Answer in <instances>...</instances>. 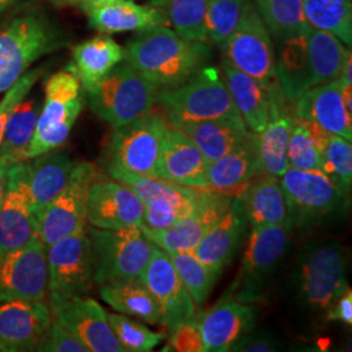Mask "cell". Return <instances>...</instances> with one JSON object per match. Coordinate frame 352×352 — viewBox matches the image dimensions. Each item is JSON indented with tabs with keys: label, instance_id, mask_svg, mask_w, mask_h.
<instances>
[{
	"label": "cell",
	"instance_id": "obj_1",
	"mask_svg": "<svg viewBox=\"0 0 352 352\" xmlns=\"http://www.w3.org/2000/svg\"><path fill=\"white\" fill-rule=\"evenodd\" d=\"M349 287L344 247L337 240H314L298 253L285 295L292 315L318 325L327 324L329 309Z\"/></svg>",
	"mask_w": 352,
	"mask_h": 352
},
{
	"label": "cell",
	"instance_id": "obj_2",
	"mask_svg": "<svg viewBox=\"0 0 352 352\" xmlns=\"http://www.w3.org/2000/svg\"><path fill=\"white\" fill-rule=\"evenodd\" d=\"M213 56L208 42L182 37L168 26H153L132 38L126 47V62L161 90L187 82Z\"/></svg>",
	"mask_w": 352,
	"mask_h": 352
},
{
	"label": "cell",
	"instance_id": "obj_3",
	"mask_svg": "<svg viewBox=\"0 0 352 352\" xmlns=\"http://www.w3.org/2000/svg\"><path fill=\"white\" fill-rule=\"evenodd\" d=\"M68 43L63 29L39 8L14 17L0 30V94L45 55Z\"/></svg>",
	"mask_w": 352,
	"mask_h": 352
},
{
	"label": "cell",
	"instance_id": "obj_4",
	"mask_svg": "<svg viewBox=\"0 0 352 352\" xmlns=\"http://www.w3.org/2000/svg\"><path fill=\"white\" fill-rule=\"evenodd\" d=\"M289 235L286 225L251 228L239 273L225 296L252 305L263 302L283 267Z\"/></svg>",
	"mask_w": 352,
	"mask_h": 352
},
{
	"label": "cell",
	"instance_id": "obj_5",
	"mask_svg": "<svg viewBox=\"0 0 352 352\" xmlns=\"http://www.w3.org/2000/svg\"><path fill=\"white\" fill-rule=\"evenodd\" d=\"M287 205L285 225L294 230H312L338 221L347 212V195L322 171L289 167L279 177Z\"/></svg>",
	"mask_w": 352,
	"mask_h": 352
},
{
	"label": "cell",
	"instance_id": "obj_6",
	"mask_svg": "<svg viewBox=\"0 0 352 352\" xmlns=\"http://www.w3.org/2000/svg\"><path fill=\"white\" fill-rule=\"evenodd\" d=\"M168 128L167 118L153 110L124 126L113 128L100 158L102 168L106 173L119 170L155 177L162 142Z\"/></svg>",
	"mask_w": 352,
	"mask_h": 352
},
{
	"label": "cell",
	"instance_id": "obj_7",
	"mask_svg": "<svg viewBox=\"0 0 352 352\" xmlns=\"http://www.w3.org/2000/svg\"><path fill=\"white\" fill-rule=\"evenodd\" d=\"M87 234L96 285L113 286L140 279L154 247L141 227L102 230L90 226L87 227Z\"/></svg>",
	"mask_w": 352,
	"mask_h": 352
},
{
	"label": "cell",
	"instance_id": "obj_8",
	"mask_svg": "<svg viewBox=\"0 0 352 352\" xmlns=\"http://www.w3.org/2000/svg\"><path fill=\"white\" fill-rule=\"evenodd\" d=\"M157 102L170 126L213 119H241L219 69L205 65L187 82L161 90Z\"/></svg>",
	"mask_w": 352,
	"mask_h": 352
},
{
	"label": "cell",
	"instance_id": "obj_9",
	"mask_svg": "<svg viewBox=\"0 0 352 352\" xmlns=\"http://www.w3.org/2000/svg\"><path fill=\"white\" fill-rule=\"evenodd\" d=\"M158 93L160 90L126 60L87 90L91 111L111 128L151 113Z\"/></svg>",
	"mask_w": 352,
	"mask_h": 352
},
{
	"label": "cell",
	"instance_id": "obj_10",
	"mask_svg": "<svg viewBox=\"0 0 352 352\" xmlns=\"http://www.w3.org/2000/svg\"><path fill=\"white\" fill-rule=\"evenodd\" d=\"M81 90V82L71 64L49 77L36 132L26 151V161L60 148L68 140L82 110Z\"/></svg>",
	"mask_w": 352,
	"mask_h": 352
},
{
	"label": "cell",
	"instance_id": "obj_11",
	"mask_svg": "<svg viewBox=\"0 0 352 352\" xmlns=\"http://www.w3.org/2000/svg\"><path fill=\"white\" fill-rule=\"evenodd\" d=\"M101 175L100 168L90 162L76 164L65 187L33 214L34 232L46 248L87 228L89 189Z\"/></svg>",
	"mask_w": 352,
	"mask_h": 352
},
{
	"label": "cell",
	"instance_id": "obj_12",
	"mask_svg": "<svg viewBox=\"0 0 352 352\" xmlns=\"http://www.w3.org/2000/svg\"><path fill=\"white\" fill-rule=\"evenodd\" d=\"M221 49L225 54V60L264 88L272 90L279 85L272 36L253 3Z\"/></svg>",
	"mask_w": 352,
	"mask_h": 352
},
{
	"label": "cell",
	"instance_id": "obj_13",
	"mask_svg": "<svg viewBox=\"0 0 352 352\" xmlns=\"http://www.w3.org/2000/svg\"><path fill=\"white\" fill-rule=\"evenodd\" d=\"M46 260L47 295L88 296L96 283L87 228L54 243L47 248Z\"/></svg>",
	"mask_w": 352,
	"mask_h": 352
},
{
	"label": "cell",
	"instance_id": "obj_14",
	"mask_svg": "<svg viewBox=\"0 0 352 352\" xmlns=\"http://www.w3.org/2000/svg\"><path fill=\"white\" fill-rule=\"evenodd\" d=\"M46 245L34 234L25 245L0 257V304L46 299Z\"/></svg>",
	"mask_w": 352,
	"mask_h": 352
},
{
	"label": "cell",
	"instance_id": "obj_15",
	"mask_svg": "<svg viewBox=\"0 0 352 352\" xmlns=\"http://www.w3.org/2000/svg\"><path fill=\"white\" fill-rule=\"evenodd\" d=\"M51 315L67 327L88 352H124L100 302L89 296L49 295Z\"/></svg>",
	"mask_w": 352,
	"mask_h": 352
},
{
	"label": "cell",
	"instance_id": "obj_16",
	"mask_svg": "<svg viewBox=\"0 0 352 352\" xmlns=\"http://www.w3.org/2000/svg\"><path fill=\"white\" fill-rule=\"evenodd\" d=\"M141 282L151 291V296L162 314V325L170 330L187 322L196 316V304L182 283L168 254L153 247L151 260L141 274Z\"/></svg>",
	"mask_w": 352,
	"mask_h": 352
},
{
	"label": "cell",
	"instance_id": "obj_17",
	"mask_svg": "<svg viewBox=\"0 0 352 352\" xmlns=\"http://www.w3.org/2000/svg\"><path fill=\"white\" fill-rule=\"evenodd\" d=\"M234 199L231 193L208 189L192 213L164 230H141L154 245L164 252H193L206 232L226 213Z\"/></svg>",
	"mask_w": 352,
	"mask_h": 352
},
{
	"label": "cell",
	"instance_id": "obj_18",
	"mask_svg": "<svg viewBox=\"0 0 352 352\" xmlns=\"http://www.w3.org/2000/svg\"><path fill=\"white\" fill-rule=\"evenodd\" d=\"M144 204L122 183L102 174L90 186L87 222L102 230H122L141 226Z\"/></svg>",
	"mask_w": 352,
	"mask_h": 352
},
{
	"label": "cell",
	"instance_id": "obj_19",
	"mask_svg": "<svg viewBox=\"0 0 352 352\" xmlns=\"http://www.w3.org/2000/svg\"><path fill=\"white\" fill-rule=\"evenodd\" d=\"M33 210L26 187V161L13 164L7 174L0 205V257L25 245L34 235Z\"/></svg>",
	"mask_w": 352,
	"mask_h": 352
},
{
	"label": "cell",
	"instance_id": "obj_20",
	"mask_svg": "<svg viewBox=\"0 0 352 352\" xmlns=\"http://www.w3.org/2000/svg\"><path fill=\"white\" fill-rule=\"evenodd\" d=\"M256 322L257 312L252 304L223 296L212 309L197 317L204 351H231L240 338L254 330Z\"/></svg>",
	"mask_w": 352,
	"mask_h": 352
},
{
	"label": "cell",
	"instance_id": "obj_21",
	"mask_svg": "<svg viewBox=\"0 0 352 352\" xmlns=\"http://www.w3.org/2000/svg\"><path fill=\"white\" fill-rule=\"evenodd\" d=\"M51 321L50 307L45 299L0 304V352L34 351Z\"/></svg>",
	"mask_w": 352,
	"mask_h": 352
},
{
	"label": "cell",
	"instance_id": "obj_22",
	"mask_svg": "<svg viewBox=\"0 0 352 352\" xmlns=\"http://www.w3.org/2000/svg\"><path fill=\"white\" fill-rule=\"evenodd\" d=\"M208 164L195 142L170 126L164 135L155 177L189 188L210 189L206 179Z\"/></svg>",
	"mask_w": 352,
	"mask_h": 352
},
{
	"label": "cell",
	"instance_id": "obj_23",
	"mask_svg": "<svg viewBox=\"0 0 352 352\" xmlns=\"http://www.w3.org/2000/svg\"><path fill=\"white\" fill-rule=\"evenodd\" d=\"M277 85L270 90V118L257 135V148L264 175L280 177L289 168V140L296 122L295 109Z\"/></svg>",
	"mask_w": 352,
	"mask_h": 352
},
{
	"label": "cell",
	"instance_id": "obj_24",
	"mask_svg": "<svg viewBox=\"0 0 352 352\" xmlns=\"http://www.w3.org/2000/svg\"><path fill=\"white\" fill-rule=\"evenodd\" d=\"M248 221L238 195L226 213L214 225L193 250V254L205 265L223 272L239 252L248 232Z\"/></svg>",
	"mask_w": 352,
	"mask_h": 352
},
{
	"label": "cell",
	"instance_id": "obj_25",
	"mask_svg": "<svg viewBox=\"0 0 352 352\" xmlns=\"http://www.w3.org/2000/svg\"><path fill=\"white\" fill-rule=\"evenodd\" d=\"M298 119L309 120L331 135L352 141V116L349 115L338 78L308 89L295 102Z\"/></svg>",
	"mask_w": 352,
	"mask_h": 352
},
{
	"label": "cell",
	"instance_id": "obj_26",
	"mask_svg": "<svg viewBox=\"0 0 352 352\" xmlns=\"http://www.w3.org/2000/svg\"><path fill=\"white\" fill-rule=\"evenodd\" d=\"M89 24L104 34L140 32L153 26H170L164 13L153 6H140L133 0L111 1L100 6H81Z\"/></svg>",
	"mask_w": 352,
	"mask_h": 352
},
{
	"label": "cell",
	"instance_id": "obj_27",
	"mask_svg": "<svg viewBox=\"0 0 352 352\" xmlns=\"http://www.w3.org/2000/svg\"><path fill=\"white\" fill-rule=\"evenodd\" d=\"M75 166V160L59 148L26 161V187L33 214L65 187Z\"/></svg>",
	"mask_w": 352,
	"mask_h": 352
},
{
	"label": "cell",
	"instance_id": "obj_28",
	"mask_svg": "<svg viewBox=\"0 0 352 352\" xmlns=\"http://www.w3.org/2000/svg\"><path fill=\"white\" fill-rule=\"evenodd\" d=\"M235 195L240 199L251 228L285 225L287 205L278 177L256 176Z\"/></svg>",
	"mask_w": 352,
	"mask_h": 352
},
{
	"label": "cell",
	"instance_id": "obj_29",
	"mask_svg": "<svg viewBox=\"0 0 352 352\" xmlns=\"http://www.w3.org/2000/svg\"><path fill=\"white\" fill-rule=\"evenodd\" d=\"M261 174L257 135L254 133H251L238 148L222 158L208 164L206 167L209 188L222 193L240 190L252 179Z\"/></svg>",
	"mask_w": 352,
	"mask_h": 352
},
{
	"label": "cell",
	"instance_id": "obj_30",
	"mask_svg": "<svg viewBox=\"0 0 352 352\" xmlns=\"http://www.w3.org/2000/svg\"><path fill=\"white\" fill-rule=\"evenodd\" d=\"M173 126L195 142L209 164L238 148L252 133L243 119H213Z\"/></svg>",
	"mask_w": 352,
	"mask_h": 352
},
{
	"label": "cell",
	"instance_id": "obj_31",
	"mask_svg": "<svg viewBox=\"0 0 352 352\" xmlns=\"http://www.w3.org/2000/svg\"><path fill=\"white\" fill-rule=\"evenodd\" d=\"M227 88L245 126L258 135L270 118V90L253 80L227 60H223Z\"/></svg>",
	"mask_w": 352,
	"mask_h": 352
},
{
	"label": "cell",
	"instance_id": "obj_32",
	"mask_svg": "<svg viewBox=\"0 0 352 352\" xmlns=\"http://www.w3.org/2000/svg\"><path fill=\"white\" fill-rule=\"evenodd\" d=\"M72 56L71 65L87 91L109 75L118 64L126 60V49L113 38L98 36L76 45Z\"/></svg>",
	"mask_w": 352,
	"mask_h": 352
},
{
	"label": "cell",
	"instance_id": "obj_33",
	"mask_svg": "<svg viewBox=\"0 0 352 352\" xmlns=\"http://www.w3.org/2000/svg\"><path fill=\"white\" fill-rule=\"evenodd\" d=\"M280 42V50L276 59L278 84L283 96L295 103L312 87L311 64L305 33L287 38Z\"/></svg>",
	"mask_w": 352,
	"mask_h": 352
},
{
	"label": "cell",
	"instance_id": "obj_34",
	"mask_svg": "<svg viewBox=\"0 0 352 352\" xmlns=\"http://www.w3.org/2000/svg\"><path fill=\"white\" fill-rule=\"evenodd\" d=\"M100 295L102 300L118 314L135 317L151 325H162L160 307L141 279L113 286H101Z\"/></svg>",
	"mask_w": 352,
	"mask_h": 352
},
{
	"label": "cell",
	"instance_id": "obj_35",
	"mask_svg": "<svg viewBox=\"0 0 352 352\" xmlns=\"http://www.w3.org/2000/svg\"><path fill=\"white\" fill-rule=\"evenodd\" d=\"M308 58L311 64L312 87L338 78L346 47L331 33L308 26L307 32Z\"/></svg>",
	"mask_w": 352,
	"mask_h": 352
},
{
	"label": "cell",
	"instance_id": "obj_36",
	"mask_svg": "<svg viewBox=\"0 0 352 352\" xmlns=\"http://www.w3.org/2000/svg\"><path fill=\"white\" fill-rule=\"evenodd\" d=\"M329 135V132L314 122L296 118L289 135V167L307 171H321L322 155Z\"/></svg>",
	"mask_w": 352,
	"mask_h": 352
},
{
	"label": "cell",
	"instance_id": "obj_37",
	"mask_svg": "<svg viewBox=\"0 0 352 352\" xmlns=\"http://www.w3.org/2000/svg\"><path fill=\"white\" fill-rule=\"evenodd\" d=\"M39 111L41 107L36 100L24 98L8 118L0 142V154L12 164L26 161V151L36 132Z\"/></svg>",
	"mask_w": 352,
	"mask_h": 352
},
{
	"label": "cell",
	"instance_id": "obj_38",
	"mask_svg": "<svg viewBox=\"0 0 352 352\" xmlns=\"http://www.w3.org/2000/svg\"><path fill=\"white\" fill-rule=\"evenodd\" d=\"M302 11L308 25L331 33L351 47V0H302Z\"/></svg>",
	"mask_w": 352,
	"mask_h": 352
},
{
	"label": "cell",
	"instance_id": "obj_39",
	"mask_svg": "<svg viewBox=\"0 0 352 352\" xmlns=\"http://www.w3.org/2000/svg\"><path fill=\"white\" fill-rule=\"evenodd\" d=\"M269 34L278 41L304 34L308 29L302 0H254Z\"/></svg>",
	"mask_w": 352,
	"mask_h": 352
},
{
	"label": "cell",
	"instance_id": "obj_40",
	"mask_svg": "<svg viewBox=\"0 0 352 352\" xmlns=\"http://www.w3.org/2000/svg\"><path fill=\"white\" fill-rule=\"evenodd\" d=\"M151 6L164 13L168 24L182 37L208 42L205 24L208 0H151Z\"/></svg>",
	"mask_w": 352,
	"mask_h": 352
},
{
	"label": "cell",
	"instance_id": "obj_41",
	"mask_svg": "<svg viewBox=\"0 0 352 352\" xmlns=\"http://www.w3.org/2000/svg\"><path fill=\"white\" fill-rule=\"evenodd\" d=\"M175 267L182 283L197 307L208 300L221 272L201 263L193 252H166Z\"/></svg>",
	"mask_w": 352,
	"mask_h": 352
},
{
	"label": "cell",
	"instance_id": "obj_42",
	"mask_svg": "<svg viewBox=\"0 0 352 352\" xmlns=\"http://www.w3.org/2000/svg\"><path fill=\"white\" fill-rule=\"evenodd\" d=\"M208 189H197L193 195L179 199H164L144 204L142 226L149 230H164L192 213Z\"/></svg>",
	"mask_w": 352,
	"mask_h": 352
},
{
	"label": "cell",
	"instance_id": "obj_43",
	"mask_svg": "<svg viewBox=\"0 0 352 352\" xmlns=\"http://www.w3.org/2000/svg\"><path fill=\"white\" fill-rule=\"evenodd\" d=\"M252 3V0H208L205 19L208 41L221 47Z\"/></svg>",
	"mask_w": 352,
	"mask_h": 352
},
{
	"label": "cell",
	"instance_id": "obj_44",
	"mask_svg": "<svg viewBox=\"0 0 352 352\" xmlns=\"http://www.w3.org/2000/svg\"><path fill=\"white\" fill-rule=\"evenodd\" d=\"M107 320L115 338L124 352H149L166 338L164 333L153 331L129 316L107 314Z\"/></svg>",
	"mask_w": 352,
	"mask_h": 352
},
{
	"label": "cell",
	"instance_id": "obj_45",
	"mask_svg": "<svg viewBox=\"0 0 352 352\" xmlns=\"http://www.w3.org/2000/svg\"><path fill=\"white\" fill-rule=\"evenodd\" d=\"M321 171L343 193L349 195L352 186L351 141L330 133L322 155Z\"/></svg>",
	"mask_w": 352,
	"mask_h": 352
},
{
	"label": "cell",
	"instance_id": "obj_46",
	"mask_svg": "<svg viewBox=\"0 0 352 352\" xmlns=\"http://www.w3.org/2000/svg\"><path fill=\"white\" fill-rule=\"evenodd\" d=\"M47 67L41 65L33 69H28L24 75L21 76L11 88L8 89L4 97L0 101V142L3 139V132L7 124L8 118L11 116L14 107L26 98L30 90L38 82V80L46 74Z\"/></svg>",
	"mask_w": 352,
	"mask_h": 352
},
{
	"label": "cell",
	"instance_id": "obj_47",
	"mask_svg": "<svg viewBox=\"0 0 352 352\" xmlns=\"http://www.w3.org/2000/svg\"><path fill=\"white\" fill-rule=\"evenodd\" d=\"M34 351L38 352H88L82 343L52 317L50 327L41 336Z\"/></svg>",
	"mask_w": 352,
	"mask_h": 352
},
{
	"label": "cell",
	"instance_id": "obj_48",
	"mask_svg": "<svg viewBox=\"0 0 352 352\" xmlns=\"http://www.w3.org/2000/svg\"><path fill=\"white\" fill-rule=\"evenodd\" d=\"M170 350L175 351H204L201 336L197 327V316L171 331Z\"/></svg>",
	"mask_w": 352,
	"mask_h": 352
},
{
	"label": "cell",
	"instance_id": "obj_49",
	"mask_svg": "<svg viewBox=\"0 0 352 352\" xmlns=\"http://www.w3.org/2000/svg\"><path fill=\"white\" fill-rule=\"evenodd\" d=\"M280 349L279 340L266 331H250L232 347L234 352H273Z\"/></svg>",
	"mask_w": 352,
	"mask_h": 352
},
{
	"label": "cell",
	"instance_id": "obj_50",
	"mask_svg": "<svg viewBox=\"0 0 352 352\" xmlns=\"http://www.w3.org/2000/svg\"><path fill=\"white\" fill-rule=\"evenodd\" d=\"M337 321L349 327L352 325V291L350 287L340 295L327 312V324Z\"/></svg>",
	"mask_w": 352,
	"mask_h": 352
},
{
	"label": "cell",
	"instance_id": "obj_51",
	"mask_svg": "<svg viewBox=\"0 0 352 352\" xmlns=\"http://www.w3.org/2000/svg\"><path fill=\"white\" fill-rule=\"evenodd\" d=\"M12 162L0 154V205L4 199V193H6V186H7V174L10 167L12 166Z\"/></svg>",
	"mask_w": 352,
	"mask_h": 352
},
{
	"label": "cell",
	"instance_id": "obj_52",
	"mask_svg": "<svg viewBox=\"0 0 352 352\" xmlns=\"http://www.w3.org/2000/svg\"><path fill=\"white\" fill-rule=\"evenodd\" d=\"M54 7L58 8H63V7H71V6H81L84 3H87L89 0H47Z\"/></svg>",
	"mask_w": 352,
	"mask_h": 352
},
{
	"label": "cell",
	"instance_id": "obj_53",
	"mask_svg": "<svg viewBox=\"0 0 352 352\" xmlns=\"http://www.w3.org/2000/svg\"><path fill=\"white\" fill-rule=\"evenodd\" d=\"M19 0H0V13L7 11L13 4H16Z\"/></svg>",
	"mask_w": 352,
	"mask_h": 352
},
{
	"label": "cell",
	"instance_id": "obj_54",
	"mask_svg": "<svg viewBox=\"0 0 352 352\" xmlns=\"http://www.w3.org/2000/svg\"><path fill=\"white\" fill-rule=\"evenodd\" d=\"M111 1H124V0H89V1L81 4V6H100V4L111 3ZM81 6H80V7H81Z\"/></svg>",
	"mask_w": 352,
	"mask_h": 352
}]
</instances>
